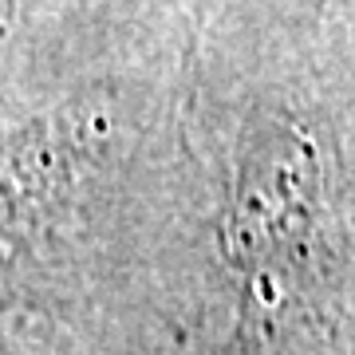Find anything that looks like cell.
I'll list each match as a JSON object with an SVG mask.
<instances>
[{
  "label": "cell",
  "instance_id": "cell-1",
  "mask_svg": "<svg viewBox=\"0 0 355 355\" xmlns=\"http://www.w3.org/2000/svg\"><path fill=\"white\" fill-rule=\"evenodd\" d=\"M320 205L316 139L292 114L272 111L249 130L229 202L233 261L257 280L280 277L304 257Z\"/></svg>",
  "mask_w": 355,
  "mask_h": 355
}]
</instances>
